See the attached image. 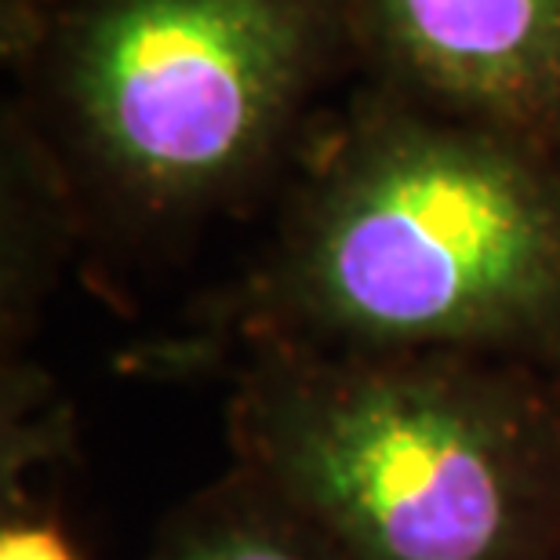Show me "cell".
I'll use <instances>...</instances> for the list:
<instances>
[{
  "mask_svg": "<svg viewBox=\"0 0 560 560\" xmlns=\"http://www.w3.org/2000/svg\"><path fill=\"white\" fill-rule=\"evenodd\" d=\"M208 346L433 350L560 372V145L368 84L310 153Z\"/></svg>",
  "mask_w": 560,
  "mask_h": 560,
  "instance_id": "obj_1",
  "label": "cell"
},
{
  "mask_svg": "<svg viewBox=\"0 0 560 560\" xmlns=\"http://www.w3.org/2000/svg\"><path fill=\"white\" fill-rule=\"evenodd\" d=\"M233 466L342 560H560V375L477 353L255 350Z\"/></svg>",
  "mask_w": 560,
  "mask_h": 560,
  "instance_id": "obj_2",
  "label": "cell"
},
{
  "mask_svg": "<svg viewBox=\"0 0 560 560\" xmlns=\"http://www.w3.org/2000/svg\"><path fill=\"white\" fill-rule=\"evenodd\" d=\"M346 59L339 0H62L22 95L84 200L178 226L241 197Z\"/></svg>",
  "mask_w": 560,
  "mask_h": 560,
  "instance_id": "obj_3",
  "label": "cell"
},
{
  "mask_svg": "<svg viewBox=\"0 0 560 560\" xmlns=\"http://www.w3.org/2000/svg\"><path fill=\"white\" fill-rule=\"evenodd\" d=\"M372 88L560 145V0H339Z\"/></svg>",
  "mask_w": 560,
  "mask_h": 560,
  "instance_id": "obj_4",
  "label": "cell"
},
{
  "mask_svg": "<svg viewBox=\"0 0 560 560\" xmlns=\"http://www.w3.org/2000/svg\"><path fill=\"white\" fill-rule=\"evenodd\" d=\"M0 200H4V248H0L4 342H11V335L19 342L44 306V295L55 288L84 211L70 164L26 95L4 103Z\"/></svg>",
  "mask_w": 560,
  "mask_h": 560,
  "instance_id": "obj_5",
  "label": "cell"
},
{
  "mask_svg": "<svg viewBox=\"0 0 560 560\" xmlns=\"http://www.w3.org/2000/svg\"><path fill=\"white\" fill-rule=\"evenodd\" d=\"M145 560H342L273 488L248 469L197 491L172 513Z\"/></svg>",
  "mask_w": 560,
  "mask_h": 560,
  "instance_id": "obj_6",
  "label": "cell"
},
{
  "mask_svg": "<svg viewBox=\"0 0 560 560\" xmlns=\"http://www.w3.org/2000/svg\"><path fill=\"white\" fill-rule=\"evenodd\" d=\"M59 15L62 0H0V62L22 84L48 55Z\"/></svg>",
  "mask_w": 560,
  "mask_h": 560,
  "instance_id": "obj_7",
  "label": "cell"
},
{
  "mask_svg": "<svg viewBox=\"0 0 560 560\" xmlns=\"http://www.w3.org/2000/svg\"><path fill=\"white\" fill-rule=\"evenodd\" d=\"M0 560H81L73 550V539L59 524L26 513H4L0 532Z\"/></svg>",
  "mask_w": 560,
  "mask_h": 560,
  "instance_id": "obj_8",
  "label": "cell"
},
{
  "mask_svg": "<svg viewBox=\"0 0 560 560\" xmlns=\"http://www.w3.org/2000/svg\"><path fill=\"white\" fill-rule=\"evenodd\" d=\"M557 375H560V372H557Z\"/></svg>",
  "mask_w": 560,
  "mask_h": 560,
  "instance_id": "obj_9",
  "label": "cell"
}]
</instances>
